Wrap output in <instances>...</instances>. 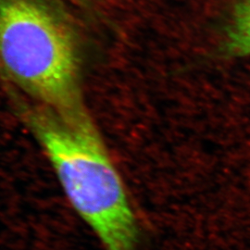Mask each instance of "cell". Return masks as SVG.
Wrapping results in <instances>:
<instances>
[{
    "instance_id": "1",
    "label": "cell",
    "mask_w": 250,
    "mask_h": 250,
    "mask_svg": "<svg viewBox=\"0 0 250 250\" xmlns=\"http://www.w3.org/2000/svg\"><path fill=\"white\" fill-rule=\"evenodd\" d=\"M31 124L74 211L105 250H138L139 226L125 182L84 114L39 113Z\"/></svg>"
},
{
    "instance_id": "3",
    "label": "cell",
    "mask_w": 250,
    "mask_h": 250,
    "mask_svg": "<svg viewBox=\"0 0 250 250\" xmlns=\"http://www.w3.org/2000/svg\"><path fill=\"white\" fill-rule=\"evenodd\" d=\"M224 49L232 58L250 57V0L235 3L226 29Z\"/></svg>"
},
{
    "instance_id": "2",
    "label": "cell",
    "mask_w": 250,
    "mask_h": 250,
    "mask_svg": "<svg viewBox=\"0 0 250 250\" xmlns=\"http://www.w3.org/2000/svg\"><path fill=\"white\" fill-rule=\"evenodd\" d=\"M0 65L19 87L62 114L80 113L73 37L39 0H0Z\"/></svg>"
}]
</instances>
